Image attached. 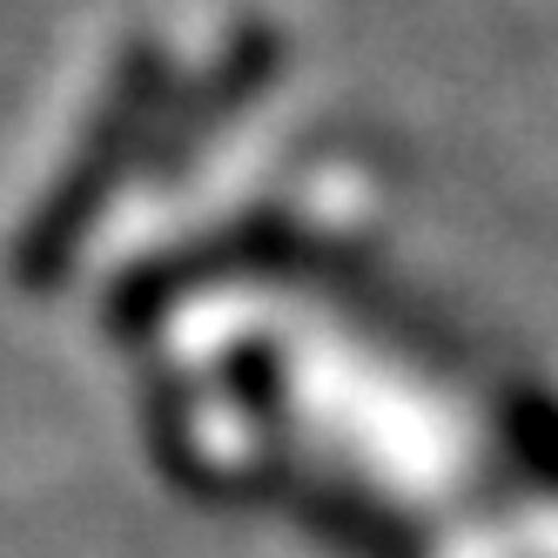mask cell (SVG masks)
<instances>
[{
  "instance_id": "1",
  "label": "cell",
  "mask_w": 558,
  "mask_h": 558,
  "mask_svg": "<svg viewBox=\"0 0 558 558\" xmlns=\"http://www.w3.org/2000/svg\"><path fill=\"white\" fill-rule=\"evenodd\" d=\"M155 82H162V61H155V54H142V61L122 74V88H114V101H108V114H101V129H95V148L61 175V195L41 209V222L27 229L21 269L54 276V263L68 256V243L95 222L101 195H108V169H114V155H122V142L142 129V114H148V101H155Z\"/></svg>"
}]
</instances>
